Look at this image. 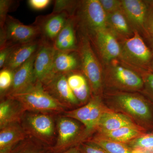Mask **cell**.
I'll return each instance as SVG.
<instances>
[{
  "instance_id": "obj_22",
  "label": "cell",
  "mask_w": 153,
  "mask_h": 153,
  "mask_svg": "<svg viewBox=\"0 0 153 153\" xmlns=\"http://www.w3.org/2000/svg\"><path fill=\"white\" fill-rule=\"evenodd\" d=\"M137 128V126L127 117L108 110L105 111L99 121L97 128L100 133L115 130L124 127Z\"/></svg>"
},
{
  "instance_id": "obj_30",
  "label": "cell",
  "mask_w": 153,
  "mask_h": 153,
  "mask_svg": "<svg viewBox=\"0 0 153 153\" xmlns=\"http://www.w3.org/2000/svg\"><path fill=\"white\" fill-rule=\"evenodd\" d=\"M148 1V10L144 35L147 38L153 48V1Z\"/></svg>"
},
{
  "instance_id": "obj_18",
  "label": "cell",
  "mask_w": 153,
  "mask_h": 153,
  "mask_svg": "<svg viewBox=\"0 0 153 153\" xmlns=\"http://www.w3.org/2000/svg\"><path fill=\"white\" fill-rule=\"evenodd\" d=\"M77 23L74 16H70L60 31L54 43L55 50L61 51H77L78 41L76 36Z\"/></svg>"
},
{
  "instance_id": "obj_11",
  "label": "cell",
  "mask_w": 153,
  "mask_h": 153,
  "mask_svg": "<svg viewBox=\"0 0 153 153\" xmlns=\"http://www.w3.org/2000/svg\"><path fill=\"white\" fill-rule=\"evenodd\" d=\"M87 36L93 38L102 60L107 64L120 57V44L117 38L107 28Z\"/></svg>"
},
{
  "instance_id": "obj_3",
  "label": "cell",
  "mask_w": 153,
  "mask_h": 153,
  "mask_svg": "<svg viewBox=\"0 0 153 153\" xmlns=\"http://www.w3.org/2000/svg\"><path fill=\"white\" fill-rule=\"evenodd\" d=\"M52 114L26 111L20 122L28 136L51 148L55 139L56 130V125Z\"/></svg>"
},
{
  "instance_id": "obj_16",
  "label": "cell",
  "mask_w": 153,
  "mask_h": 153,
  "mask_svg": "<svg viewBox=\"0 0 153 153\" xmlns=\"http://www.w3.org/2000/svg\"><path fill=\"white\" fill-rule=\"evenodd\" d=\"M41 44V39L38 38L30 42L16 45L4 68L16 71L38 51Z\"/></svg>"
},
{
  "instance_id": "obj_19",
  "label": "cell",
  "mask_w": 153,
  "mask_h": 153,
  "mask_svg": "<svg viewBox=\"0 0 153 153\" xmlns=\"http://www.w3.org/2000/svg\"><path fill=\"white\" fill-rule=\"evenodd\" d=\"M26 110L20 102L5 97L0 103V129L11 124L21 122Z\"/></svg>"
},
{
  "instance_id": "obj_32",
  "label": "cell",
  "mask_w": 153,
  "mask_h": 153,
  "mask_svg": "<svg viewBox=\"0 0 153 153\" xmlns=\"http://www.w3.org/2000/svg\"><path fill=\"white\" fill-rule=\"evenodd\" d=\"M107 15L121 9V1L118 0H99Z\"/></svg>"
},
{
  "instance_id": "obj_36",
  "label": "cell",
  "mask_w": 153,
  "mask_h": 153,
  "mask_svg": "<svg viewBox=\"0 0 153 153\" xmlns=\"http://www.w3.org/2000/svg\"><path fill=\"white\" fill-rule=\"evenodd\" d=\"M145 82L148 91L153 96V73L149 72L146 74Z\"/></svg>"
},
{
  "instance_id": "obj_7",
  "label": "cell",
  "mask_w": 153,
  "mask_h": 153,
  "mask_svg": "<svg viewBox=\"0 0 153 153\" xmlns=\"http://www.w3.org/2000/svg\"><path fill=\"white\" fill-rule=\"evenodd\" d=\"M70 17L64 12H52L48 15L36 17L33 24L38 27L41 41L53 45Z\"/></svg>"
},
{
  "instance_id": "obj_25",
  "label": "cell",
  "mask_w": 153,
  "mask_h": 153,
  "mask_svg": "<svg viewBox=\"0 0 153 153\" xmlns=\"http://www.w3.org/2000/svg\"><path fill=\"white\" fill-rule=\"evenodd\" d=\"M52 148L35 138L28 136L17 146L12 153H48Z\"/></svg>"
},
{
  "instance_id": "obj_5",
  "label": "cell",
  "mask_w": 153,
  "mask_h": 153,
  "mask_svg": "<svg viewBox=\"0 0 153 153\" xmlns=\"http://www.w3.org/2000/svg\"><path fill=\"white\" fill-rule=\"evenodd\" d=\"M40 38L36 25H27L8 15L4 25L0 30V49L8 45H19Z\"/></svg>"
},
{
  "instance_id": "obj_38",
  "label": "cell",
  "mask_w": 153,
  "mask_h": 153,
  "mask_svg": "<svg viewBox=\"0 0 153 153\" xmlns=\"http://www.w3.org/2000/svg\"><path fill=\"white\" fill-rule=\"evenodd\" d=\"M153 153V152H150V153Z\"/></svg>"
},
{
  "instance_id": "obj_27",
  "label": "cell",
  "mask_w": 153,
  "mask_h": 153,
  "mask_svg": "<svg viewBox=\"0 0 153 153\" xmlns=\"http://www.w3.org/2000/svg\"><path fill=\"white\" fill-rule=\"evenodd\" d=\"M15 71L4 68L0 71V93L1 98L4 97L11 89L13 81Z\"/></svg>"
},
{
  "instance_id": "obj_1",
  "label": "cell",
  "mask_w": 153,
  "mask_h": 153,
  "mask_svg": "<svg viewBox=\"0 0 153 153\" xmlns=\"http://www.w3.org/2000/svg\"><path fill=\"white\" fill-rule=\"evenodd\" d=\"M5 97L19 101L26 111L53 114L64 112L67 108L50 95L38 81L23 91Z\"/></svg>"
},
{
  "instance_id": "obj_2",
  "label": "cell",
  "mask_w": 153,
  "mask_h": 153,
  "mask_svg": "<svg viewBox=\"0 0 153 153\" xmlns=\"http://www.w3.org/2000/svg\"><path fill=\"white\" fill-rule=\"evenodd\" d=\"M81 33H79L77 49L81 63V71L87 79L92 92L96 94L102 87V68L91 47L90 39Z\"/></svg>"
},
{
  "instance_id": "obj_6",
  "label": "cell",
  "mask_w": 153,
  "mask_h": 153,
  "mask_svg": "<svg viewBox=\"0 0 153 153\" xmlns=\"http://www.w3.org/2000/svg\"><path fill=\"white\" fill-rule=\"evenodd\" d=\"M120 45V58L123 61L132 66L150 68L153 54L138 32L135 31L133 36Z\"/></svg>"
},
{
  "instance_id": "obj_21",
  "label": "cell",
  "mask_w": 153,
  "mask_h": 153,
  "mask_svg": "<svg viewBox=\"0 0 153 153\" xmlns=\"http://www.w3.org/2000/svg\"><path fill=\"white\" fill-rule=\"evenodd\" d=\"M107 28L117 38L125 40L131 37L135 32L121 9L107 15Z\"/></svg>"
},
{
  "instance_id": "obj_9",
  "label": "cell",
  "mask_w": 153,
  "mask_h": 153,
  "mask_svg": "<svg viewBox=\"0 0 153 153\" xmlns=\"http://www.w3.org/2000/svg\"><path fill=\"white\" fill-rule=\"evenodd\" d=\"M55 52L53 45L41 41L34 61V71L36 80L42 84L47 82L55 74L54 72Z\"/></svg>"
},
{
  "instance_id": "obj_14",
  "label": "cell",
  "mask_w": 153,
  "mask_h": 153,
  "mask_svg": "<svg viewBox=\"0 0 153 153\" xmlns=\"http://www.w3.org/2000/svg\"><path fill=\"white\" fill-rule=\"evenodd\" d=\"M37 52L15 71L13 85L5 96L23 91L37 81L34 71V61Z\"/></svg>"
},
{
  "instance_id": "obj_26",
  "label": "cell",
  "mask_w": 153,
  "mask_h": 153,
  "mask_svg": "<svg viewBox=\"0 0 153 153\" xmlns=\"http://www.w3.org/2000/svg\"><path fill=\"white\" fill-rule=\"evenodd\" d=\"M91 142L109 153H131V149L123 143L114 141L102 137H96Z\"/></svg>"
},
{
  "instance_id": "obj_35",
  "label": "cell",
  "mask_w": 153,
  "mask_h": 153,
  "mask_svg": "<svg viewBox=\"0 0 153 153\" xmlns=\"http://www.w3.org/2000/svg\"><path fill=\"white\" fill-rule=\"evenodd\" d=\"M50 0H29L28 4L29 6L36 10H41L47 8L51 4Z\"/></svg>"
},
{
  "instance_id": "obj_17",
  "label": "cell",
  "mask_w": 153,
  "mask_h": 153,
  "mask_svg": "<svg viewBox=\"0 0 153 153\" xmlns=\"http://www.w3.org/2000/svg\"><path fill=\"white\" fill-rule=\"evenodd\" d=\"M0 129V153H12L28 137L19 123L11 124Z\"/></svg>"
},
{
  "instance_id": "obj_29",
  "label": "cell",
  "mask_w": 153,
  "mask_h": 153,
  "mask_svg": "<svg viewBox=\"0 0 153 153\" xmlns=\"http://www.w3.org/2000/svg\"><path fill=\"white\" fill-rule=\"evenodd\" d=\"M19 5V1L11 0L0 1V27L2 28L4 25L8 13L15 11Z\"/></svg>"
},
{
  "instance_id": "obj_20",
  "label": "cell",
  "mask_w": 153,
  "mask_h": 153,
  "mask_svg": "<svg viewBox=\"0 0 153 153\" xmlns=\"http://www.w3.org/2000/svg\"><path fill=\"white\" fill-rule=\"evenodd\" d=\"M81 70L80 57L77 51H61L55 50L54 60L55 74H67Z\"/></svg>"
},
{
  "instance_id": "obj_10",
  "label": "cell",
  "mask_w": 153,
  "mask_h": 153,
  "mask_svg": "<svg viewBox=\"0 0 153 153\" xmlns=\"http://www.w3.org/2000/svg\"><path fill=\"white\" fill-rule=\"evenodd\" d=\"M42 85L50 95L66 108L79 104V101L68 85L66 74H55Z\"/></svg>"
},
{
  "instance_id": "obj_33",
  "label": "cell",
  "mask_w": 153,
  "mask_h": 153,
  "mask_svg": "<svg viewBox=\"0 0 153 153\" xmlns=\"http://www.w3.org/2000/svg\"><path fill=\"white\" fill-rule=\"evenodd\" d=\"M79 148L81 153H109L103 148L91 142L81 144Z\"/></svg>"
},
{
  "instance_id": "obj_31",
  "label": "cell",
  "mask_w": 153,
  "mask_h": 153,
  "mask_svg": "<svg viewBox=\"0 0 153 153\" xmlns=\"http://www.w3.org/2000/svg\"><path fill=\"white\" fill-rule=\"evenodd\" d=\"M131 146L132 149L141 148L153 152V133L143 134L133 140Z\"/></svg>"
},
{
  "instance_id": "obj_24",
  "label": "cell",
  "mask_w": 153,
  "mask_h": 153,
  "mask_svg": "<svg viewBox=\"0 0 153 153\" xmlns=\"http://www.w3.org/2000/svg\"><path fill=\"white\" fill-rule=\"evenodd\" d=\"M140 128L132 127H124L115 130L101 133L103 137L118 142H128L141 136L143 134Z\"/></svg>"
},
{
  "instance_id": "obj_8",
  "label": "cell",
  "mask_w": 153,
  "mask_h": 153,
  "mask_svg": "<svg viewBox=\"0 0 153 153\" xmlns=\"http://www.w3.org/2000/svg\"><path fill=\"white\" fill-rule=\"evenodd\" d=\"M57 137L52 152L60 153L72 147L80 133L79 124L73 119L62 116L56 123Z\"/></svg>"
},
{
  "instance_id": "obj_15",
  "label": "cell",
  "mask_w": 153,
  "mask_h": 153,
  "mask_svg": "<svg viewBox=\"0 0 153 153\" xmlns=\"http://www.w3.org/2000/svg\"><path fill=\"white\" fill-rule=\"evenodd\" d=\"M116 100L124 109L131 114L145 120L152 118V111L147 103L140 97L128 94H120Z\"/></svg>"
},
{
  "instance_id": "obj_4",
  "label": "cell",
  "mask_w": 153,
  "mask_h": 153,
  "mask_svg": "<svg viewBox=\"0 0 153 153\" xmlns=\"http://www.w3.org/2000/svg\"><path fill=\"white\" fill-rule=\"evenodd\" d=\"M74 17L77 27L87 36L107 28V14L99 0L79 1Z\"/></svg>"
},
{
  "instance_id": "obj_23",
  "label": "cell",
  "mask_w": 153,
  "mask_h": 153,
  "mask_svg": "<svg viewBox=\"0 0 153 153\" xmlns=\"http://www.w3.org/2000/svg\"><path fill=\"white\" fill-rule=\"evenodd\" d=\"M68 85L79 102L83 103L90 95V88L86 77L79 71L66 74Z\"/></svg>"
},
{
  "instance_id": "obj_37",
  "label": "cell",
  "mask_w": 153,
  "mask_h": 153,
  "mask_svg": "<svg viewBox=\"0 0 153 153\" xmlns=\"http://www.w3.org/2000/svg\"><path fill=\"white\" fill-rule=\"evenodd\" d=\"M60 153H81L79 147H74Z\"/></svg>"
},
{
  "instance_id": "obj_34",
  "label": "cell",
  "mask_w": 153,
  "mask_h": 153,
  "mask_svg": "<svg viewBox=\"0 0 153 153\" xmlns=\"http://www.w3.org/2000/svg\"><path fill=\"white\" fill-rule=\"evenodd\" d=\"M16 45H8L0 49V68H4L11 52Z\"/></svg>"
},
{
  "instance_id": "obj_13",
  "label": "cell",
  "mask_w": 153,
  "mask_h": 153,
  "mask_svg": "<svg viewBox=\"0 0 153 153\" xmlns=\"http://www.w3.org/2000/svg\"><path fill=\"white\" fill-rule=\"evenodd\" d=\"M121 10L134 31L144 34L148 10V1L122 0Z\"/></svg>"
},
{
  "instance_id": "obj_28",
  "label": "cell",
  "mask_w": 153,
  "mask_h": 153,
  "mask_svg": "<svg viewBox=\"0 0 153 153\" xmlns=\"http://www.w3.org/2000/svg\"><path fill=\"white\" fill-rule=\"evenodd\" d=\"M79 1L69 0H56L54 1V7L52 12H64L70 16H74L78 7Z\"/></svg>"
},
{
  "instance_id": "obj_12",
  "label": "cell",
  "mask_w": 153,
  "mask_h": 153,
  "mask_svg": "<svg viewBox=\"0 0 153 153\" xmlns=\"http://www.w3.org/2000/svg\"><path fill=\"white\" fill-rule=\"evenodd\" d=\"M107 72L111 79L117 86L129 89L141 88L143 80L131 69L117 63H108Z\"/></svg>"
}]
</instances>
